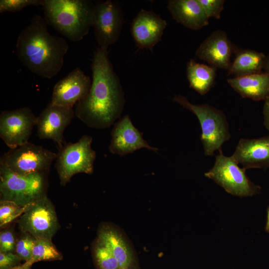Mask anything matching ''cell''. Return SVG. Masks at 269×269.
I'll use <instances>...</instances> for the list:
<instances>
[{"label": "cell", "instance_id": "obj_1", "mask_svg": "<svg viewBox=\"0 0 269 269\" xmlns=\"http://www.w3.org/2000/svg\"><path fill=\"white\" fill-rule=\"evenodd\" d=\"M107 48L98 47L92 61V81L88 95L75 106V116L87 126H111L120 117L125 99L119 78L109 60Z\"/></svg>", "mask_w": 269, "mask_h": 269}, {"label": "cell", "instance_id": "obj_2", "mask_svg": "<svg viewBox=\"0 0 269 269\" xmlns=\"http://www.w3.org/2000/svg\"><path fill=\"white\" fill-rule=\"evenodd\" d=\"M47 25L44 17L34 15L18 36L16 55L32 73L51 79L63 67L69 45L64 38L51 34Z\"/></svg>", "mask_w": 269, "mask_h": 269}, {"label": "cell", "instance_id": "obj_3", "mask_svg": "<svg viewBox=\"0 0 269 269\" xmlns=\"http://www.w3.org/2000/svg\"><path fill=\"white\" fill-rule=\"evenodd\" d=\"M44 18L63 36L78 42L93 25L95 4L89 0H43Z\"/></svg>", "mask_w": 269, "mask_h": 269}, {"label": "cell", "instance_id": "obj_4", "mask_svg": "<svg viewBox=\"0 0 269 269\" xmlns=\"http://www.w3.org/2000/svg\"><path fill=\"white\" fill-rule=\"evenodd\" d=\"M173 100L197 117L201 128L200 139L204 154L212 156L215 151H222V145L231 136L224 113L208 104H193L181 95H176Z\"/></svg>", "mask_w": 269, "mask_h": 269}, {"label": "cell", "instance_id": "obj_5", "mask_svg": "<svg viewBox=\"0 0 269 269\" xmlns=\"http://www.w3.org/2000/svg\"><path fill=\"white\" fill-rule=\"evenodd\" d=\"M46 173L22 175L0 164V200L13 202L26 206L45 195Z\"/></svg>", "mask_w": 269, "mask_h": 269}, {"label": "cell", "instance_id": "obj_6", "mask_svg": "<svg viewBox=\"0 0 269 269\" xmlns=\"http://www.w3.org/2000/svg\"><path fill=\"white\" fill-rule=\"evenodd\" d=\"M92 137L84 135L76 142L65 143L59 150L55 167L62 185L79 173L91 174L96 153L92 147Z\"/></svg>", "mask_w": 269, "mask_h": 269}, {"label": "cell", "instance_id": "obj_7", "mask_svg": "<svg viewBox=\"0 0 269 269\" xmlns=\"http://www.w3.org/2000/svg\"><path fill=\"white\" fill-rule=\"evenodd\" d=\"M238 164L232 156H225L221 151L213 167L204 175L233 195L244 197L259 193L260 186L253 183L246 175V169Z\"/></svg>", "mask_w": 269, "mask_h": 269}, {"label": "cell", "instance_id": "obj_8", "mask_svg": "<svg viewBox=\"0 0 269 269\" xmlns=\"http://www.w3.org/2000/svg\"><path fill=\"white\" fill-rule=\"evenodd\" d=\"M57 153L29 142L9 149L0 159V164L22 175L46 173Z\"/></svg>", "mask_w": 269, "mask_h": 269}, {"label": "cell", "instance_id": "obj_9", "mask_svg": "<svg viewBox=\"0 0 269 269\" xmlns=\"http://www.w3.org/2000/svg\"><path fill=\"white\" fill-rule=\"evenodd\" d=\"M18 222L22 233L35 239L51 240L58 228L54 208L46 195L30 204Z\"/></svg>", "mask_w": 269, "mask_h": 269}, {"label": "cell", "instance_id": "obj_10", "mask_svg": "<svg viewBox=\"0 0 269 269\" xmlns=\"http://www.w3.org/2000/svg\"><path fill=\"white\" fill-rule=\"evenodd\" d=\"M37 117L30 109L22 107L1 111L0 114V137L12 149L28 142Z\"/></svg>", "mask_w": 269, "mask_h": 269}, {"label": "cell", "instance_id": "obj_11", "mask_svg": "<svg viewBox=\"0 0 269 269\" xmlns=\"http://www.w3.org/2000/svg\"><path fill=\"white\" fill-rule=\"evenodd\" d=\"M124 19L118 2L108 0L95 3L94 33L99 47L108 48L118 40Z\"/></svg>", "mask_w": 269, "mask_h": 269}, {"label": "cell", "instance_id": "obj_12", "mask_svg": "<svg viewBox=\"0 0 269 269\" xmlns=\"http://www.w3.org/2000/svg\"><path fill=\"white\" fill-rule=\"evenodd\" d=\"M75 116L73 108L49 104L37 117V136L41 139H51L59 149L65 144L63 133Z\"/></svg>", "mask_w": 269, "mask_h": 269}, {"label": "cell", "instance_id": "obj_13", "mask_svg": "<svg viewBox=\"0 0 269 269\" xmlns=\"http://www.w3.org/2000/svg\"><path fill=\"white\" fill-rule=\"evenodd\" d=\"M91 84L89 76L76 67L55 84L50 103L73 108L88 95Z\"/></svg>", "mask_w": 269, "mask_h": 269}, {"label": "cell", "instance_id": "obj_14", "mask_svg": "<svg viewBox=\"0 0 269 269\" xmlns=\"http://www.w3.org/2000/svg\"><path fill=\"white\" fill-rule=\"evenodd\" d=\"M97 236L110 248L121 269H140L134 249L122 229L113 224H103L98 230Z\"/></svg>", "mask_w": 269, "mask_h": 269}, {"label": "cell", "instance_id": "obj_15", "mask_svg": "<svg viewBox=\"0 0 269 269\" xmlns=\"http://www.w3.org/2000/svg\"><path fill=\"white\" fill-rule=\"evenodd\" d=\"M167 22L152 11L141 9L131 24V33L137 46L152 49L161 40Z\"/></svg>", "mask_w": 269, "mask_h": 269}, {"label": "cell", "instance_id": "obj_16", "mask_svg": "<svg viewBox=\"0 0 269 269\" xmlns=\"http://www.w3.org/2000/svg\"><path fill=\"white\" fill-rule=\"evenodd\" d=\"M233 50L226 33L219 29L213 31L201 43L195 55L215 68L228 70Z\"/></svg>", "mask_w": 269, "mask_h": 269}, {"label": "cell", "instance_id": "obj_17", "mask_svg": "<svg viewBox=\"0 0 269 269\" xmlns=\"http://www.w3.org/2000/svg\"><path fill=\"white\" fill-rule=\"evenodd\" d=\"M111 136L109 150L113 154L124 155L141 148L156 152L158 150L150 146L143 138L142 134L134 126L128 115L115 125Z\"/></svg>", "mask_w": 269, "mask_h": 269}, {"label": "cell", "instance_id": "obj_18", "mask_svg": "<svg viewBox=\"0 0 269 269\" xmlns=\"http://www.w3.org/2000/svg\"><path fill=\"white\" fill-rule=\"evenodd\" d=\"M231 156L246 170L269 168V135L240 139Z\"/></svg>", "mask_w": 269, "mask_h": 269}, {"label": "cell", "instance_id": "obj_19", "mask_svg": "<svg viewBox=\"0 0 269 269\" xmlns=\"http://www.w3.org/2000/svg\"><path fill=\"white\" fill-rule=\"evenodd\" d=\"M167 8L174 19L189 29L198 30L209 24V17L198 0H170Z\"/></svg>", "mask_w": 269, "mask_h": 269}, {"label": "cell", "instance_id": "obj_20", "mask_svg": "<svg viewBox=\"0 0 269 269\" xmlns=\"http://www.w3.org/2000/svg\"><path fill=\"white\" fill-rule=\"evenodd\" d=\"M227 82L243 98L265 101L269 96V74L265 72L229 78Z\"/></svg>", "mask_w": 269, "mask_h": 269}, {"label": "cell", "instance_id": "obj_21", "mask_svg": "<svg viewBox=\"0 0 269 269\" xmlns=\"http://www.w3.org/2000/svg\"><path fill=\"white\" fill-rule=\"evenodd\" d=\"M266 58L262 52L250 49L240 50L228 70V75L237 77L262 73Z\"/></svg>", "mask_w": 269, "mask_h": 269}, {"label": "cell", "instance_id": "obj_22", "mask_svg": "<svg viewBox=\"0 0 269 269\" xmlns=\"http://www.w3.org/2000/svg\"><path fill=\"white\" fill-rule=\"evenodd\" d=\"M186 75L189 86L201 95L207 93L215 83V67L190 59L186 65Z\"/></svg>", "mask_w": 269, "mask_h": 269}, {"label": "cell", "instance_id": "obj_23", "mask_svg": "<svg viewBox=\"0 0 269 269\" xmlns=\"http://www.w3.org/2000/svg\"><path fill=\"white\" fill-rule=\"evenodd\" d=\"M92 254L97 269H121L110 248L98 236L92 246Z\"/></svg>", "mask_w": 269, "mask_h": 269}, {"label": "cell", "instance_id": "obj_24", "mask_svg": "<svg viewBox=\"0 0 269 269\" xmlns=\"http://www.w3.org/2000/svg\"><path fill=\"white\" fill-rule=\"evenodd\" d=\"M62 256L56 249L51 240L35 239L32 256L28 261L31 264L42 261L61 260Z\"/></svg>", "mask_w": 269, "mask_h": 269}, {"label": "cell", "instance_id": "obj_25", "mask_svg": "<svg viewBox=\"0 0 269 269\" xmlns=\"http://www.w3.org/2000/svg\"><path fill=\"white\" fill-rule=\"evenodd\" d=\"M29 205L21 207L11 201L0 200V227L5 226L18 217L20 216L26 211Z\"/></svg>", "mask_w": 269, "mask_h": 269}, {"label": "cell", "instance_id": "obj_26", "mask_svg": "<svg viewBox=\"0 0 269 269\" xmlns=\"http://www.w3.org/2000/svg\"><path fill=\"white\" fill-rule=\"evenodd\" d=\"M35 241L34 238L24 233L16 241L14 253L21 261L28 262L30 260Z\"/></svg>", "mask_w": 269, "mask_h": 269}, {"label": "cell", "instance_id": "obj_27", "mask_svg": "<svg viewBox=\"0 0 269 269\" xmlns=\"http://www.w3.org/2000/svg\"><path fill=\"white\" fill-rule=\"evenodd\" d=\"M43 4V0H0V13L17 12L29 6H39Z\"/></svg>", "mask_w": 269, "mask_h": 269}, {"label": "cell", "instance_id": "obj_28", "mask_svg": "<svg viewBox=\"0 0 269 269\" xmlns=\"http://www.w3.org/2000/svg\"><path fill=\"white\" fill-rule=\"evenodd\" d=\"M209 17L219 19L224 9V0H198Z\"/></svg>", "mask_w": 269, "mask_h": 269}, {"label": "cell", "instance_id": "obj_29", "mask_svg": "<svg viewBox=\"0 0 269 269\" xmlns=\"http://www.w3.org/2000/svg\"><path fill=\"white\" fill-rule=\"evenodd\" d=\"M16 241L13 232L10 229L1 231L0 233V252L14 253Z\"/></svg>", "mask_w": 269, "mask_h": 269}, {"label": "cell", "instance_id": "obj_30", "mask_svg": "<svg viewBox=\"0 0 269 269\" xmlns=\"http://www.w3.org/2000/svg\"><path fill=\"white\" fill-rule=\"evenodd\" d=\"M20 261L14 253L0 252V269H11L19 265Z\"/></svg>", "mask_w": 269, "mask_h": 269}, {"label": "cell", "instance_id": "obj_31", "mask_svg": "<svg viewBox=\"0 0 269 269\" xmlns=\"http://www.w3.org/2000/svg\"><path fill=\"white\" fill-rule=\"evenodd\" d=\"M263 112L264 124L269 133V96L265 100Z\"/></svg>", "mask_w": 269, "mask_h": 269}, {"label": "cell", "instance_id": "obj_32", "mask_svg": "<svg viewBox=\"0 0 269 269\" xmlns=\"http://www.w3.org/2000/svg\"><path fill=\"white\" fill-rule=\"evenodd\" d=\"M32 265L28 262H25L21 265H19L10 269H31Z\"/></svg>", "mask_w": 269, "mask_h": 269}, {"label": "cell", "instance_id": "obj_33", "mask_svg": "<svg viewBox=\"0 0 269 269\" xmlns=\"http://www.w3.org/2000/svg\"><path fill=\"white\" fill-rule=\"evenodd\" d=\"M264 70L265 73L269 74V54L266 56Z\"/></svg>", "mask_w": 269, "mask_h": 269}, {"label": "cell", "instance_id": "obj_34", "mask_svg": "<svg viewBox=\"0 0 269 269\" xmlns=\"http://www.w3.org/2000/svg\"><path fill=\"white\" fill-rule=\"evenodd\" d=\"M265 231L269 233V206L267 208V222L265 226Z\"/></svg>", "mask_w": 269, "mask_h": 269}]
</instances>
